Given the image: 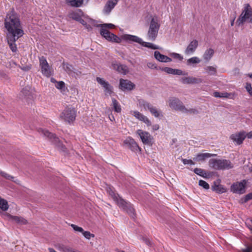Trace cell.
<instances>
[{
    "label": "cell",
    "instance_id": "obj_1",
    "mask_svg": "<svg viewBox=\"0 0 252 252\" xmlns=\"http://www.w3.org/2000/svg\"><path fill=\"white\" fill-rule=\"evenodd\" d=\"M5 26L8 32L7 39L10 49L14 52L17 50L15 42L24 35L20 20L14 11L8 12L5 20Z\"/></svg>",
    "mask_w": 252,
    "mask_h": 252
},
{
    "label": "cell",
    "instance_id": "obj_2",
    "mask_svg": "<svg viewBox=\"0 0 252 252\" xmlns=\"http://www.w3.org/2000/svg\"><path fill=\"white\" fill-rule=\"evenodd\" d=\"M106 190L109 195L112 197V198L115 201L118 205L119 206L120 208L123 209L124 210L126 211L131 217L136 218V211L131 204L122 199V197H120L119 195L109 185L106 186Z\"/></svg>",
    "mask_w": 252,
    "mask_h": 252
},
{
    "label": "cell",
    "instance_id": "obj_3",
    "mask_svg": "<svg viewBox=\"0 0 252 252\" xmlns=\"http://www.w3.org/2000/svg\"><path fill=\"white\" fill-rule=\"evenodd\" d=\"M209 166L217 170H226L232 168V164L228 160L222 159H212L210 160Z\"/></svg>",
    "mask_w": 252,
    "mask_h": 252
},
{
    "label": "cell",
    "instance_id": "obj_4",
    "mask_svg": "<svg viewBox=\"0 0 252 252\" xmlns=\"http://www.w3.org/2000/svg\"><path fill=\"white\" fill-rule=\"evenodd\" d=\"M41 131H42V133L44 134L46 137H47V138H49V140L51 141V142H52L62 152L66 154H68V151L66 147L62 143L61 141L55 134L50 133L48 131L44 130H41Z\"/></svg>",
    "mask_w": 252,
    "mask_h": 252
},
{
    "label": "cell",
    "instance_id": "obj_5",
    "mask_svg": "<svg viewBox=\"0 0 252 252\" xmlns=\"http://www.w3.org/2000/svg\"><path fill=\"white\" fill-rule=\"evenodd\" d=\"M77 116V112L73 107H68L61 113L60 118L63 121L69 124H73Z\"/></svg>",
    "mask_w": 252,
    "mask_h": 252
},
{
    "label": "cell",
    "instance_id": "obj_6",
    "mask_svg": "<svg viewBox=\"0 0 252 252\" xmlns=\"http://www.w3.org/2000/svg\"><path fill=\"white\" fill-rule=\"evenodd\" d=\"M169 105L170 107L173 110L177 112H189L190 113H195L196 110L191 109L188 110L184 106V104L177 98H172L169 99Z\"/></svg>",
    "mask_w": 252,
    "mask_h": 252
},
{
    "label": "cell",
    "instance_id": "obj_7",
    "mask_svg": "<svg viewBox=\"0 0 252 252\" xmlns=\"http://www.w3.org/2000/svg\"><path fill=\"white\" fill-rule=\"evenodd\" d=\"M159 30V24L155 18H153L151 22L149 31L147 34V38L149 40L154 41L157 38Z\"/></svg>",
    "mask_w": 252,
    "mask_h": 252
},
{
    "label": "cell",
    "instance_id": "obj_8",
    "mask_svg": "<svg viewBox=\"0 0 252 252\" xmlns=\"http://www.w3.org/2000/svg\"><path fill=\"white\" fill-rule=\"evenodd\" d=\"M247 187V181L242 180L233 183L231 186V191L233 193L241 194L245 192Z\"/></svg>",
    "mask_w": 252,
    "mask_h": 252
},
{
    "label": "cell",
    "instance_id": "obj_9",
    "mask_svg": "<svg viewBox=\"0 0 252 252\" xmlns=\"http://www.w3.org/2000/svg\"><path fill=\"white\" fill-rule=\"evenodd\" d=\"M137 134L144 144L149 146L153 144L154 141V138L149 133L144 131L138 130L137 131Z\"/></svg>",
    "mask_w": 252,
    "mask_h": 252
},
{
    "label": "cell",
    "instance_id": "obj_10",
    "mask_svg": "<svg viewBox=\"0 0 252 252\" xmlns=\"http://www.w3.org/2000/svg\"><path fill=\"white\" fill-rule=\"evenodd\" d=\"M39 61L42 73L45 77H50L52 75L51 67L50 66L46 58L43 57L39 58Z\"/></svg>",
    "mask_w": 252,
    "mask_h": 252
},
{
    "label": "cell",
    "instance_id": "obj_11",
    "mask_svg": "<svg viewBox=\"0 0 252 252\" xmlns=\"http://www.w3.org/2000/svg\"><path fill=\"white\" fill-rule=\"evenodd\" d=\"M101 35L103 36V38L106 39V40L109 42L115 43H120L121 42V39L119 37L113 34L112 33L110 32L109 31L107 30L102 29L100 32Z\"/></svg>",
    "mask_w": 252,
    "mask_h": 252
},
{
    "label": "cell",
    "instance_id": "obj_12",
    "mask_svg": "<svg viewBox=\"0 0 252 252\" xmlns=\"http://www.w3.org/2000/svg\"><path fill=\"white\" fill-rule=\"evenodd\" d=\"M119 87L123 91L129 92L134 90L136 87V85L129 80L121 79L120 80Z\"/></svg>",
    "mask_w": 252,
    "mask_h": 252
},
{
    "label": "cell",
    "instance_id": "obj_13",
    "mask_svg": "<svg viewBox=\"0 0 252 252\" xmlns=\"http://www.w3.org/2000/svg\"><path fill=\"white\" fill-rule=\"evenodd\" d=\"M125 146L134 152H140V148L133 138L128 137L124 142Z\"/></svg>",
    "mask_w": 252,
    "mask_h": 252
},
{
    "label": "cell",
    "instance_id": "obj_14",
    "mask_svg": "<svg viewBox=\"0 0 252 252\" xmlns=\"http://www.w3.org/2000/svg\"><path fill=\"white\" fill-rule=\"evenodd\" d=\"M247 135V134L245 131H240L232 135L231 138L235 143L240 145L242 143Z\"/></svg>",
    "mask_w": 252,
    "mask_h": 252
},
{
    "label": "cell",
    "instance_id": "obj_15",
    "mask_svg": "<svg viewBox=\"0 0 252 252\" xmlns=\"http://www.w3.org/2000/svg\"><path fill=\"white\" fill-rule=\"evenodd\" d=\"M194 172L197 175H199L201 177H203L204 178H212L216 175V173H215V172H209L208 170L200 169H194Z\"/></svg>",
    "mask_w": 252,
    "mask_h": 252
},
{
    "label": "cell",
    "instance_id": "obj_16",
    "mask_svg": "<svg viewBox=\"0 0 252 252\" xmlns=\"http://www.w3.org/2000/svg\"><path fill=\"white\" fill-rule=\"evenodd\" d=\"M118 0H109L105 5L103 12L106 15H109L112 12L113 9L118 3Z\"/></svg>",
    "mask_w": 252,
    "mask_h": 252
},
{
    "label": "cell",
    "instance_id": "obj_17",
    "mask_svg": "<svg viewBox=\"0 0 252 252\" xmlns=\"http://www.w3.org/2000/svg\"><path fill=\"white\" fill-rule=\"evenodd\" d=\"M212 190L214 192L218 194L225 193L228 191V189L225 186L220 184V181H219V180L214 183L213 185H212Z\"/></svg>",
    "mask_w": 252,
    "mask_h": 252
},
{
    "label": "cell",
    "instance_id": "obj_18",
    "mask_svg": "<svg viewBox=\"0 0 252 252\" xmlns=\"http://www.w3.org/2000/svg\"><path fill=\"white\" fill-rule=\"evenodd\" d=\"M162 70L163 71L168 74H172L173 75H188V73H186L185 71H182L181 70L174 69V68H162Z\"/></svg>",
    "mask_w": 252,
    "mask_h": 252
},
{
    "label": "cell",
    "instance_id": "obj_19",
    "mask_svg": "<svg viewBox=\"0 0 252 252\" xmlns=\"http://www.w3.org/2000/svg\"><path fill=\"white\" fill-rule=\"evenodd\" d=\"M197 46L198 42L197 40H194L192 41L186 49L185 53L187 55H192L194 52V51H196V50L197 49Z\"/></svg>",
    "mask_w": 252,
    "mask_h": 252
},
{
    "label": "cell",
    "instance_id": "obj_20",
    "mask_svg": "<svg viewBox=\"0 0 252 252\" xmlns=\"http://www.w3.org/2000/svg\"><path fill=\"white\" fill-rule=\"evenodd\" d=\"M112 66L116 71H118L119 73H121L122 74L126 75L129 73V68L125 65L120 64H113Z\"/></svg>",
    "mask_w": 252,
    "mask_h": 252
},
{
    "label": "cell",
    "instance_id": "obj_21",
    "mask_svg": "<svg viewBox=\"0 0 252 252\" xmlns=\"http://www.w3.org/2000/svg\"><path fill=\"white\" fill-rule=\"evenodd\" d=\"M133 114L134 116L136 117L137 119L146 124V125H147V126H150L151 124V121H150V120L147 117L144 115L141 114V113L139 112H137V111L133 112Z\"/></svg>",
    "mask_w": 252,
    "mask_h": 252
},
{
    "label": "cell",
    "instance_id": "obj_22",
    "mask_svg": "<svg viewBox=\"0 0 252 252\" xmlns=\"http://www.w3.org/2000/svg\"><path fill=\"white\" fill-rule=\"evenodd\" d=\"M250 14H251L250 8L249 6H247V7L245 9L244 11L243 12L241 15L240 16V18L239 19V24H242V23L245 21L246 20H247L248 18L249 17Z\"/></svg>",
    "mask_w": 252,
    "mask_h": 252
},
{
    "label": "cell",
    "instance_id": "obj_23",
    "mask_svg": "<svg viewBox=\"0 0 252 252\" xmlns=\"http://www.w3.org/2000/svg\"><path fill=\"white\" fill-rule=\"evenodd\" d=\"M154 56L155 58L160 62L168 63V62H170L172 61V59L171 58H169V57H168V56H165V55H162L159 51H156L154 53Z\"/></svg>",
    "mask_w": 252,
    "mask_h": 252
},
{
    "label": "cell",
    "instance_id": "obj_24",
    "mask_svg": "<svg viewBox=\"0 0 252 252\" xmlns=\"http://www.w3.org/2000/svg\"><path fill=\"white\" fill-rule=\"evenodd\" d=\"M98 82L103 87L107 92L109 93H112L113 91V89L112 86H110V85L109 84V83H107L106 81L104 79H102L101 78L98 77L97 78Z\"/></svg>",
    "mask_w": 252,
    "mask_h": 252
},
{
    "label": "cell",
    "instance_id": "obj_25",
    "mask_svg": "<svg viewBox=\"0 0 252 252\" xmlns=\"http://www.w3.org/2000/svg\"><path fill=\"white\" fill-rule=\"evenodd\" d=\"M182 81L185 84H197L200 83L201 80L200 79L197 78L191 77H186L182 78Z\"/></svg>",
    "mask_w": 252,
    "mask_h": 252
},
{
    "label": "cell",
    "instance_id": "obj_26",
    "mask_svg": "<svg viewBox=\"0 0 252 252\" xmlns=\"http://www.w3.org/2000/svg\"><path fill=\"white\" fill-rule=\"evenodd\" d=\"M122 38H123L124 39H125L126 40H130L131 42H136V43H139V44H140L142 42H143L142 40V39L139 38L138 36H133V35H123L122 36Z\"/></svg>",
    "mask_w": 252,
    "mask_h": 252
},
{
    "label": "cell",
    "instance_id": "obj_27",
    "mask_svg": "<svg viewBox=\"0 0 252 252\" xmlns=\"http://www.w3.org/2000/svg\"><path fill=\"white\" fill-rule=\"evenodd\" d=\"M216 155L210 153H200L197 155L195 158V160L197 161H203L206 160L210 157L216 156Z\"/></svg>",
    "mask_w": 252,
    "mask_h": 252
},
{
    "label": "cell",
    "instance_id": "obj_28",
    "mask_svg": "<svg viewBox=\"0 0 252 252\" xmlns=\"http://www.w3.org/2000/svg\"><path fill=\"white\" fill-rule=\"evenodd\" d=\"M214 50L212 49H208L206 51H205V52L203 56V61L205 62H209L210 60L211 59L213 55Z\"/></svg>",
    "mask_w": 252,
    "mask_h": 252
},
{
    "label": "cell",
    "instance_id": "obj_29",
    "mask_svg": "<svg viewBox=\"0 0 252 252\" xmlns=\"http://www.w3.org/2000/svg\"><path fill=\"white\" fill-rule=\"evenodd\" d=\"M51 82L55 84L57 88L61 91H64L65 90V84L63 81H57L53 78H51Z\"/></svg>",
    "mask_w": 252,
    "mask_h": 252
},
{
    "label": "cell",
    "instance_id": "obj_30",
    "mask_svg": "<svg viewBox=\"0 0 252 252\" xmlns=\"http://www.w3.org/2000/svg\"><path fill=\"white\" fill-rule=\"evenodd\" d=\"M83 0H71L68 2L67 4L71 7L79 8L83 5Z\"/></svg>",
    "mask_w": 252,
    "mask_h": 252
},
{
    "label": "cell",
    "instance_id": "obj_31",
    "mask_svg": "<svg viewBox=\"0 0 252 252\" xmlns=\"http://www.w3.org/2000/svg\"><path fill=\"white\" fill-rule=\"evenodd\" d=\"M214 96L217 98H232L233 97V95L228 93L215 92Z\"/></svg>",
    "mask_w": 252,
    "mask_h": 252
},
{
    "label": "cell",
    "instance_id": "obj_32",
    "mask_svg": "<svg viewBox=\"0 0 252 252\" xmlns=\"http://www.w3.org/2000/svg\"><path fill=\"white\" fill-rule=\"evenodd\" d=\"M11 219L14 220L15 222L18 224H21V225H25L28 223V222L23 218L21 217H17V216H11L10 217Z\"/></svg>",
    "mask_w": 252,
    "mask_h": 252
},
{
    "label": "cell",
    "instance_id": "obj_33",
    "mask_svg": "<svg viewBox=\"0 0 252 252\" xmlns=\"http://www.w3.org/2000/svg\"><path fill=\"white\" fill-rule=\"evenodd\" d=\"M145 105H146V107H147L148 109H149V111L155 116L156 117H159L160 116V113L159 112L158 110H157V109L153 107V106H151L150 105H148V104H145Z\"/></svg>",
    "mask_w": 252,
    "mask_h": 252
},
{
    "label": "cell",
    "instance_id": "obj_34",
    "mask_svg": "<svg viewBox=\"0 0 252 252\" xmlns=\"http://www.w3.org/2000/svg\"><path fill=\"white\" fill-rule=\"evenodd\" d=\"M140 44H141V46H143L144 47H147V48L152 49H160L158 46L153 44V43H150L142 42Z\"/></svg>",
    "mask_w": 252,
    "mask_h": 252
},
{
    "label": "cell",
    "instance_id": "obj_35",
    "mask_svg": "<svg viewBox=\"0 0 252 252\" xmlns=\"http://www.w3.org/2000/svg\"><path fill=\"white\" fill-rule=\"evenodd\" d=\"M8 207H9V206H8V204L7 200H5L4 199H1L0 208L2 210L5 211L8 209Z\"/></svg>",
    "mask_w": 252,
    "mask_h": 252
},
{
    "label": "cell",
    "instance_id": "obj_36",
    "mask_svg": "<svg viewBox=\"0 0 252 252\" xmlns=\"http://www.w3.org/2000/svg\"><path fill=\"white\" fill-rule=\"evenodd\" d=\"M112 102L113 107H114L115 111L117 113L120 112H121V107L119 103L117 102V100L115 99H113Z\"/></svg>",
    "mask_w": 252,
    "mask_h": 252
},
{
    "label": "cell",
    "instance_id": "obj_37",
    "mask_svg": "<svg viewBox=\"0 0 252 252\" xmlns=\"http://www.w3.org/2000/svg\"><path fill=\"white\" fill-rule=\"evenodd\" d=\"M200 62V59L197 57H194L193 58H190L188 60V63H189V64L191 65L197 64H199Z\"/></svg>",
    "mask_w": 252,
    "mask_h": 252
},
{
    "label": "cell",
    "instance_id": "obj_38",
    "mask_svg": "<svg viewBox=\"0 0 252 252\" xmlns=\"http://www.w3.org/2000/svg\"><path fill=\"white\" fill-rule=\"evenodd\" d=\"M251 200H252V193H250L246 195L245 197H243L241 200L240 201L241 203H245Z\"/></svg>",
    "mask_w": 252,
    "mask_h": 252
},
{
    "label": "cell",
    "instance_id": "obj_39",
    "mask_svg": "<svg viewBox=\"0 0 252 252\" xmlns=\"http://www.w3.org/2000/svg\"><path fill=\"white\" fill-rule=\"evenodd\" d=\"M199 185L200 186L203 187V188H204L205 189H206V190L209 189V184L207 183L205 181H203V180H200V182H199Z\"/></svg>",
    "mask_w": 252,
    "mask_h": 252
},
{
    "label": "cell",
    "instance_id": "obj_40",
    "mask_svg": "<svg viewBox=\"0 0 252 252\" xmlns=\"http://www.w3.org/2000/svg\"><path fill=\"white\" fill-rule=\"evenodd\" d=\"M98 26H100L102 28H106L113 29L115 28L114 25L112 24H104L99 25Z\"/></svg>",
    "mask_w": 252,
    "mask_h": 252
},
{
    "label": "cell",
    "instance_id": "obj_41",
    "mask_svg": "<svg viewBox=\"0 0 252 252\" xmlns=\"http://www.w3.org/2000/svg\"><path fill=\"white\" fill-rule=\"evenodd\" d=\"M170 55L172 56V57H173V58H176V59H178V60H182L183 59V57L182 56V55H180L179 54H177L175 53H172L170 54Z\"/></svg>",
    "mask_w": 252,
    "mask_h": 252
},
{
    "label": "cell",
    "instance_id": "obj_42",
    "mask_svg": "<svg viewBox=\"0 0 252 252\" xmlns=\"http://www.w3.org/2000/svg\"><path fill=\"white\" fill-rule=\"evenodd\" d=\"M82 233H83V235L84 236L85 238L88 239L92 238V237H94V235H93L92 234H91L89 232H83Z\"/></svg>",
    "mask_w": 252,
    "mask_h": 252
},
{
    "label": "cell",
    "instance_id": "obj_43",
    "mask_svg": "<svg viewBox=\"0 0 252 252\" xmlns=\"http://www.w3.org/2000/svg\"><path fill=\"white\" fill-rule=\"evenodd\" d=\"M71 227L73 228V229L74 231L78 232H84L83 228H80V227H78L77 225H71Z\"/></svg>",
    "mask_w": 252,
    "mask_h": 252
},
{
    "label": "cell",
    "instance_id": "obj_44",
    "mask_svg": "<svg viewBox=\"0 0 252 252\" xmlns=\"http://www.w3.org/2000/svg\"><path fill=\"white\" fill-rule=\"evenodd\" d=\"M246 90H247L248 93L251 96H252V87L251 84L250 83H247V84L246 85Z\"/></svg>",
    "mask_w": 252,
    "mask_h": 252
},
{
    "label": "cell",
    "instance_id": "obj_45",
    "mask_svg": "<svg viewBox=\"0 0 252 252\" xmlns=\"http://www.w3.org/2000/svg\"><path fill=\"white\" fill-rule=\"evenodd\" d=\"M183 162L185 164H187V165H193L194 164V162H193L192 160H183Z\"/></svg>",
    "mask_w": 252,
    "mask_h": 252
},
{
    "label": "cell",
    "instance_id": "obj_46",
    "mask_svg": "<svg viewBox=\"0 0 252 252\" xmlns=\"http://www.w3.org/2000/svg\"><path fill=\"white\" fill-rule=\"evenodd\" d=\"M147 65L150 68H152V69H155V68H157L156 65L154 64H152V63H148Z\"/></svg>",
    "mask_w": 252,
    "mask_h": 252
},
{
    "label": "cell",
    "instance_id": "obj_47",
    "mask_svg": "<svg viewBox=\"0 0 252 252\" xmlns=\"http://www.w3.org/2000/svg\"><path fill=\"white\" fill-rule=\"evenodd\" d=\"M207 70L208 71V72H210V71H212V73H214V72L215 73V72H216V70H215V68H213L212 67L207 68Z\"/></svg>",
    "mask_w": 252,
    "mask_h": 252
},
{
    "label": "cell",
    "instance_id": "obj_48",
    "mask_svg": "<svg viewBox=\"0 0 252 252\" xmlns=\"http://www.w3.org/2000/svg\"><path fill=\"white\" fill-rule=\"evenodd\" d=\"M247 137L249 138H252V131H250L249 133H248V134H247Z\"/></svg>",
    "mask_w": 252,
    "mask_h": 252
},
{
    "label": "cell",
    "instance_id": "obj_49",
    "mask_svg": "<svg viewBox=\"0 0 252 252\" xmlns=\"http://www.w3.org/2000/svg\"><path fill=\"white\" fill-rule=\"evenodd\" d=\"M250 172H251V173H252V168H250Z\"/></svg>",
    "mask_w": 252,
    "mask_h": 252
},
{
    "label": "cell",
    "instance_id": "obj_50",
    "mask_svg": "<svg viewBox=\"0 0 252 252\" xmlns=\"http://www.w3.org/2000/svg\"><path fill=\"white\" fill-rule=\"evenodd\" d=\"M50 251H55V250H50Z\"/></svg>",
    "mask_w": 252,
    "mask_h": 252
}]
</instances>
